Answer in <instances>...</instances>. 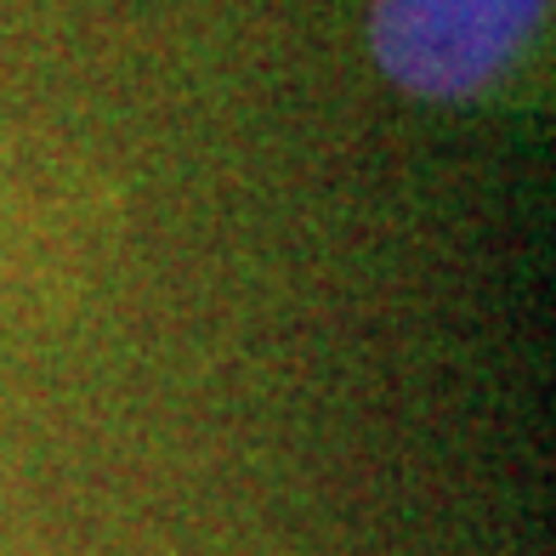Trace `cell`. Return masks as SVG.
<instances>
[{"mask_svg":"<svg viewBox=\"0 0 556 556\" xmlns=\"http://www.w3.org/2000/svg\"><path fill=\"white\" fill-rule=\"evenodd\" d=\"M551 0H369V52L426 103H460L522 58Z\"/></svg>","mask_w":556,"mask_h":556,"instance_id":"obj_1","label":"cell"}]
</instances>
